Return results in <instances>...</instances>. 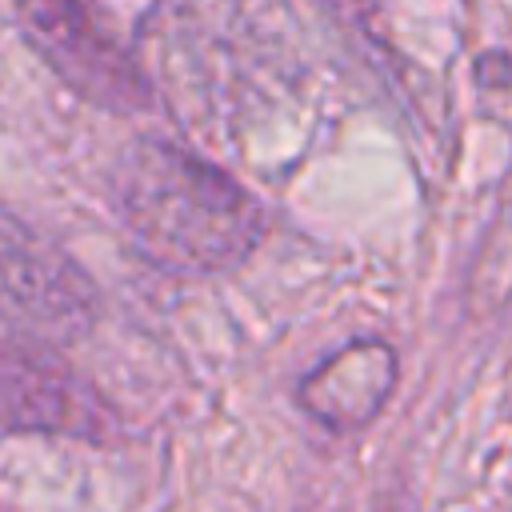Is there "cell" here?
I'll return each instance as SVG.
<instances>
[{
  "mask_svg": "<svg viewBox=\"0 0 512 512\" xmlns=\"http://www.w3.org/2000/svg\"><path fill=\"white\" fill-rule=\"evenodd\" d=\"M112 204L132 244L164 272L220 276L264 240L260 200L220 164L172 140H136L112 172Z\"/></svg>",
  "mask_w": 512,
  "mask_h": 512,
  "instance_id": "cell-1",
  "label": "cell"
},
{
  "mask_svg": "<svg viewBox=\"0 0 512 512\" xmlns=\"http://www.w3.org/2000/svg\"><path fill=\"white\" fill-rule=\"evenodd\" d=\"M92 276L44 232L0 208V324L40 340H76L96 324Z\"/></svg>",
  "mask_w": 512,
  "mask_h": 512,
  "instance_id": "cell-2",
  "label": "cell"
},
{
  "mask_svg": "<svg viewBox=\"0 0 512 512\" xmlns=\"http://www.w3.org/2000/svg\"><path fill=\"white\" fill-rule=\"evenodd\" d=\"M16 8L40 56L84 100L112 112L152 104L144 68L120 44L96 0H16Z\"/></svg>",
  "mask_w": 512,
  "mask_h": 512,
  "instance_id": "cell-3",
  "label": "cell"
},
{
  "mask_svg": "<svg viewBox=\"0 0 512 512\" xmlns=\"http://www.w3.org/2000/svg\"><path fill=\"white\" fill-rule=\"evenodd\" d=\"M0 432L108 444L116 408L48 340L0 336Z\"/></svg>",
  "mask_w": 512,
  "mask_h": 512,
  "instance_id": "cell-4",
  "label": "cell"
},
{
  "mask_svg": "<svg viewBox=\"0 0 512 512\" xmlns=\"http://www.w3.org/2000/svg\"><path fill=\"white\" fill-rule=\"evenodd\" d=\"M396 380V348L388 340L360 336L300 376L296 404L332 432H360L384 412L396 392Z\"/></svg>",
  "mask_w": 512,
  "mask_h": 512,
  "instance_id": "cell-5",
  "label": "cell"
},
{
  "mask_svg": "<svg viewBox=\"0 0 512 512\" xmlns=\"http://www.w3.org/2000/svg\"><path fill=\"white\" fill-rule=\"evenodd\" d=\"M392 512H408V508H392Z\"/></svg>",
  "mask_w": 512,
  "mask_h": 512,
  "instance_id": "cell-6",
  "label": "cell"
}]
</instances>
